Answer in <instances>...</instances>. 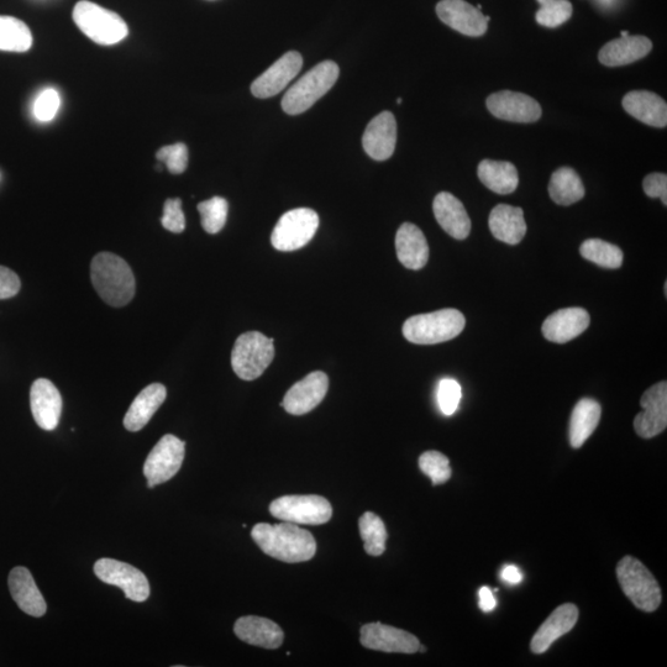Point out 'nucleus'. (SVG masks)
Segmentation results:
<instances>
[{
	"label": "nucleus",
	"instance_id": "nucleus-14",
	"mask_svg": "<svg viewBox=\"0 0 667 667\" xmlns=\"http://www.w3.org/2000/svg\"><path fill=\"white\" fill-rule=\"evenodd\" d=\"M640 406L644 411L634 419L635 432L644 439L663 433L667 427V383H656L645 391Z\"/></svg>",
	"mask_w": 667,
	"mask_h": 667
},
{
	"label": "nucleus",
	"instance_id": "nucleus-20",
	"mask_svg": "<svg viewBox=\"0 0 667 667\" xmlns=\"http://www.w3.org/2000/svg\"><path fill=\"white\" fill-rule=\"evenodd\" d=\"M590 320V314L584 308L560 309L545 319L543 334L551 343H569L585 332Z\"/></svg>",
	"mask_w": 667,
	"mask_h": 667
},
{
	"label": "nucleus",
	"instance_id": "nucleus-2",
	"mask_svg": "<svg viewBox=\"0 0 667 667\" xmlns=\"http://www.w3.org/2000/svg\"><path fill=\"white\" fill-rule=\"evenodd\" d=\"M94 290L109 306L125 307L135 296V277L128 262L112 252H99L91 265Z\"/></svg>",
	"mask_w": 667,
	"mask_h": 667
},
{
	"label": "nucleus",
	"instance_id": "nucleus-21",
	"mask_svg": "<svg viewBox=\"0 0 667 667\" xmlns=\"http://www.w3.org/2000/svg\"><path fill=\"white\" fill-rule=\"evenodd\" d=\"M577 619H579V608L572 603H565L556 608L535 633L530 649L534 654H544L556 640L564 637L576 626Z\"/></svg>",
	"mask_w": 667,
	"mask_h": 667
},
{
	"label": "nucleus",
	"instance_id": "nucleus-3",
	"mask_svg": "<svg viewBox=\"0 0 667 667\" xmlns=\"http://www.w3.org/2000/svg\"><path fill=\"white\" fill-rule=\"evenodd\" d=\"M466 319L458 309L418 314L403 325V335L417 345H435L453 340L465 329Z\"/></svg>",
	"mask_w": 667,
	"mask_h": 667
},
{
	"label": "nucleus",
	"instance_id": "nucleus-5",
	"mask_svg": "<svg viewBox=\"0 0 667 667\" xmlns=\"http://www.w3.org/2000/svg\"><path fill=\"white\" fill-rule=\"evenodd\" d=\"M73 21L87 38L99 45L118 44L129 34L128 25L117 13L88 0L76 4Z\"/></svg>",
	"mask_w": 667,
	"mask_h": 667
},
{
	"label": "nucleus",
	"instance_id": "nucleus-4",
	"mask_svg": "<svg viewBox=\"0 0 667 667\" xmlns=\"http://www.w3.org/2000/svg\"><path fill=\"white\" fill-rule=\"evenodd\" d=\"M339 75L340 68L335 62L319 63L288 89L282 99V109L288 115L307 112L334 87Z\"/></svg>",
	"mask_w": 667,
	"mask_h": 667
},
{
	"label": "nucleus",
	"instance_id": "nucleus-49",
	"mask_svg": "<svg viewBox=\"0 0 667 667\" xmlns=\"http://www.w3.org/2000/svg\"><path fill=\"white\" fill-rule=\"evenodd\" d=\"M397 103H398V104H401V103H402V98H398V99H397Z\"/></svg>",
	"mask_w": 667,
	"mask_h": 667
},
{
	"label": "nucleus",
	"instance_id": "nucleus-18",
	"mask_svg": "<svg viewBox=\"0 0 667 667\" xmlns=\"http://www.w3.org/2000/svg\"><path fill=\"white\" fill-rule=\"evenodd\" d=\"M30 406L35 422L41 429L51 432L57 428L63 404L61 393L54 383L46 378L36 380L31 386Z\"/></svg>",
	"mask_w": 667,
	"mask_h": 667
},
{
	"label": "nucleus",
	"instance_id": "nucleus-40",
	"mask_svg": "<svg viewBox=\"0 0 667 667\" xmlns=\"http://www.w3.org/2000/svg\"><path fill=\"white\" fill-rule=\"evenodd\" d=\"M156 159L165 164L172 175H181L188 166L187 146L182 143L164 146L157 151Z\"/></svg>",
	"mask_w": 667,
	"mask_h": 667
},
{
	"label": "nucleus",
	"instance_id": "nucleus-27",
	"mask_svg": "<svg viewBox=\"0 0 667 667\" xmlns=\"http://www.w3.org/2000/svg\"><path fill=\"white\" fill-rule=\"evenodd\" d=\"M623 108L639 122L665 128L667 125V104L658 94L648 91L629 92L623 98Z\"/></svg>",
	"mask_w": 667,
	"mask_h": 667
},
{
	"label": "nucleus",
	"instance_id": "nucleus-16",
	"mask_svg": "<svg viewBox=\"0 0 667 667\" xmlns=\"http://www.w3.org/2000/svg\"><path fill=\"white\" fill-rule=\"evenodd\" d=\"M329 378L322 371H315L294 383L286 393L281 406L292 416H303L312 412L327 396Z\"/></svg>",
	"mask_w": 667,
	"mask_h": 667
},
{
	"label": "nucleus",
	"instance_id": "nucleus-32",
	"mask_svg": "<svg viewBox=\"0 0 667 667\" xmlns=\"http://www.w3.org/2000/svg\"><path fill=\"white\" fill-rule=\"evenodd\" d=\"M549 194L559 206H571L585 197L584 183L575 170L561 167L551 176Z\"/></svg>",
	"mask_w": 667,
	"mask_h": 667
},
{
	"label": "nucleus",
	"instance_id": "nucleus-7",
	"mask_svg": "<svg viewBox=\"0 0 667 667\" xmlns=\"http://www.w3.org/2000/svg\"><path fill=\"white\" fill-rule=\"evenodd\" d=\"M275 341L259 332L241 334L231 353V366L244 381H254L275 359Z\"/></svg>",
	"mask_w": 667,
	"mask_h": 667
},
{
	"label": "nucleus",
	"instance_id": "nucleus-43",
	"mask_svg": "<svg viewBox=\"0 0 667 667\" xmlns=\"http://www.w3.org/2000/svg\"><path fill=\"white\" fill-rule=\"evenodd\" d=\"M644 192L650 198H660L667 206V176L665 173H650L643 182Z\"/></svg>",
	"mask_w": 667,
	"mask_h": 667
},
{
	"label": "nucleus",
	"instance_id": "nucleus-47",
	"mask_svg": "<svg viewBox=\"0 0 667 667\" xmlns=\"http://www.w3.org/2000/svg\"><path fill=\"white\" fill-rule=\"evenodd\" d=\"M621 35H622V38H626V36H629V33H628V31H622Z\"/></svg>",
	"mask_w": 667,
	"mask_h": 667
},
{
	"label": "nucleus",
	"instance_id": "nucleus-30",
	"mask_svg": "<svg viewBox=\"0 0 667 667\" xmlns=\"http://www.w3.org/2000/svg\"><path fill=\"white\" fill-rule=\"evenodd\" d=\"M602 408L595 399L584 398L576 404L570 420V444L579 449L600 424Z\"/></svg>",
	"mask_w": 667,
	"mask_h": 667
},
{
	"label": "nucleus",
	"instance_id": "nucleus-23",
	"mask_svg": "<svg viewBox=\"0 0 667 667\" xmlns=\"http://www.w3.org/2000/svg\"><path fill=\"white\" fill-rule=\"evenodd\" d=\"M236 637L244 643L265 649H278L285 639V633L270 619L246 616L236 621L234 626Z\"/></svg>",
	"mask_w": 667,
	"mask_h": 667
},
{
	"label": "nucleus",
	"instance_id": "nucleus-15",
	"mask_svg": "<svg viewBox=\"0 0 667 667\" xmlns=\"http://www.w3.org/2000/svg\"><path fill=\"white\" fill-rule=\"evenodd\" d=\"M437 14L445 25L471 38L485 35L491 20L465 0H441L437 5Z\"/></svg>",
	"mask_w": 667,
	"mask_h": 667
},
{
	"label": "nucleus",
	"instance_id": "nucleus-28",
	"mask_svg": "<svg viewBox=\"0 0 667 667\" xmlns=\"http://www.w3.org/2000/svg\"><path fill=\"white\" fill-rule=\"evenodd\" d=\"M167 390L161 383H152L144 388L131 403L124 417V427L129 432H140L166 401Z\"/></svg>",
	"mask_w": 667,
	"mask_h": 667
},
{
	"label": "nucleus",
	"instance_id": "nucleus-17",
	"mask_svg": "<svg viewBox=\"0 0 667 667\" xmlns=\"http://www.w3.org/2000/svg\"><path fill=\"white\" fill-rule=\"evenodd\" d=\"M303 57L299 52L290 51L283 55L251 84V92L256 98H271L281 93L301 72Z\"/></svg>",
	"mask_w": 667,
	"mask_h": 667
},
{
	"label": "nucleus",
	"instance_id": "nucleus-42",
	"mask_svg": "<svg viewBox=\"0 0 667 667\" xmlns=\"http://www.w3.org/2000/svg\"><path fill=\"white\" fill-rule=\"evenodd\" d=\"M161 224L162 227L171 231V233L181 234L185 231L186 217L182 210V201L180 198L167 199Z\"/></svg>",
	"mask_w": 667,
	"mask_h": 667
},
{
	"label": "nucleus",
	"instance_id": "nucleus-29",
	"mask_svg": "<svg viewBox=\"0 0 667 667\" xmlns=\"http://www.w3.org/2000/svg\"><path fill=\"white\" fill-rule=\"evenodd\" d=\"M488 225L492 235L508 245L521 243L527 234L523 209L508 204H498L492 209Z\"/></svg>",
	"mask_w": 667,
	"mask_h": 667
},
{
	"label": "nucleus",
	"instance_id": "nucleus-37",
	"mask_svg": "<svg viewBox=\"0 0 667 667\" xmlns=\"http://www.w3.org/2000/svg\"><path fill=\"white\" fill-rule=\"evenodd\" d=\"M540 9L535 15L538 24L545 28H558L572 17V4L569 0H537Z\"/></svg>",
	"mask_w": 667,
	"mask_h": 667
},
{
	"label": "nucleus",
	"instance_id": "nucleus-46",
	"mask_svg": "<svg viewBox=\"0 0 667 667\" xmlns=\"http://www.w3.org/2000/svg\"><path fill=\"white\" fill-rule=\"evenodd\" d=\"M502 579L509 585H518L523 581V574L517 566L507 565L502 571Z\"/></svg>",
	"mask_w": 667,
	"mask_h": 667
},
{
	"label": "nucleus",
	"instance_id": "nucleus-24",
	"mask_svg": "<svg viewBox=\"0 0 667 667\" xmlns=\"http://www.w3.org/2000/svg\"><path fill=\"white\" fill-rule=\"evenodd\" d=\"M433 210L441 228L454 239L464 240L470 235L471 219L464 204L448 192H441L434 199Z\"/></svg>",
	"mask_w": 667,
	"mask_h": 667
},
{
	"label": "nucleus",
	"instance_id": "nucleus-33",
	"mask_svg": "<svg viewBox=\"0 0 667 667\" xmlns=\"http://www.w3.org/2000/svg\"><path fill=\"white\" fill-rule=\"evenodd\" d=\"M33 46L28 25L13 17H0V51L26 52Z\"/></svg>",
	"mask_w": 667,
	"mask_h": 667
},
{
	"label": "nucleus",
	"instance_id": "nucleus-38",
	"mask_svg": "<svg viewBox=\"0 0 667 667\" xmlns=\"http://www.w3.org/2000/svg\"><path fill=\"white\" fill-rule=\"evenodd\" d=\"M419 469L432 480L434 486L449 481L453 474L449 459L439 451H427L420 455Z\"/></svg>",
	"mask_w": 667,
	"mask_h": 667
},
{
	"label": "nucleus",
	"instance_id": "nucleus-36",
	"mask_svg": "<svg viewBox=\"0 0 667 667\" xmlns=\"http://www.w3.org/2000/svg\"><path fill=\"white\" fill-rule=\"evenodd\" d=\"M229 204L227 199L213 197L198 204L202 227L208 234H218L225 227L228 219Z\"/></svg>",
	"mask_w": 667,
	"mask_h": 667
},
{
	"label": "nucleus",
	"instance_id": "nucleus-22",
	"mask_svg": "<svg viewBox=\"0 0 667 667\" xmlns=\"http://www.w3.org/2000/svg\"><path fill=\"white\" fill-rule=\"evenodd\" d=\"M8 582L13 600L21 611L36 618L44 616L47 611L46 602L26 567H15L9 574Z\"/></svg>",
	"mask_w": 667,
	"mask_h": 667
},
{
	"label": "nucleus",
	"instance_id": "nucleus-44",
	"mask_svg": "<svg viewBox=\"0 0 667 667\" xmlns=\"http://www.w3.org/2000/svg\"><path fill=\"white\" fill-rule=\"evenodd\" d=\"M21 288L20 278L17 273L8 267L0 266V299H8L17 296Z\"/></svg>",
	"mask_w": 667,
	"mask_h": 667
},
{
	"label": "nucleus",
	"instance_id": "nucleus-45",
	"mask_svg": "<svg viewBox=\"0 0 667 667\" xmlns=\"http://www.w3.org/2000/svg\"><path fill=\"white\" fill-rule=\"evenodd\" d=\"M480 602L479 606L483 612H492L496 608L497 602L493 592L490 588L483 586L479 592Z\"/></svg>",
	"mask_w": 667,
	"mask_h": 667
},
{
	"label": "nucleus",
	"instance_id": "nucleus-13",
	"mask_svg": "<svg viewBox=\"0 0 667 667\" xmlns=\"http://www.w3.org/2000/svg\"><path fill=\"white\" fill-rule=\"evenodd\" d=\"M360 642L367 649L398 654H416L420 645L413 634L382 623H370L362 627Z\"/></svg>",
	"mask_w": 667,
	"mask_h": 667
},
{
	"label": "nucleus",
	"instance_id": "nucleus-41",
	"mask_svg": "<svg viewBox=\"0 0 667 667\" xmlns=\"http://www.w3.org/2000/svg\"><path fill=\"white\" fill-rule=\"evenodd\" d=\"M461 396V386L458 382L451 380V378H445L441 381L438 387V403L441 412L445 416H453L459 407Z\"/></svg>",
	"mask_w": 667,
	"mask_h": 667
},
{
	"label": "nucleus",
	"instance_id": "nucleus-6",
	"mask_svg": "<svg viewBox=\"0 0 667 667\" xmlns=\"http://www.w3.org/2000/svg\"><path fill=\"white\" fill-rule=\"evenodd\" d=\"M619 585L633 605L644 612L659 608L663 595L655 577L642 561L626 556L617 566Z\"/></svg>",
	"mask_w": 667,
	"mask_h": 667
},
{
	"label": "nucleus",
	"instance_id": "nucleus-48",
	"mask_svg": "<svg viewBox=\"0 0 667 667\" xmlns=\"http://www.w3.org/2000/svg\"><path fill=\"white\" fill-rule=\"evenodd\" d=\"M602 3L611 4L613 0H601Z\"/></svg>",
	"mask_w": 667,
	"mask_h": 667
},
{
	"label": "nucleus",
	"instance_id": "nucleus-19",
	"mask_svg": "<svg viewBox=\"0 0 667 667\" xmlns=\"http://www.w3.org/2000/svg\"><path fill=\"white\" fill-rule=\"evenodd\" d=\"M397 123L391 112H382L367 125L362 146L366 154L376 161L390 159L396 150Z\"/></svg>",
	"mask_w": 667,
	"mask_h": 667
},
{
	"label": "nucleus",
	"instance_id": "nucleus-35",
	"mask_svg": "<svg viewBox=\"0 0 667 667\" xmlns=\"http://www.w3.org/2000/svg\"><path fill=\"white\" fill-rule=\"evenodd\" d=\"M580 252L584 259L605 269H619L623 264V251L601 239L586 240Z\"/></svg>",
	"mask_w": 667,
	"mask_h": 667
},
{
	"label": "nucleus",
	"instance_id": "nucleus-1",
	"mask_svg": "<svg viewBox=\"0 0 667 667\" xmlns=\"http://www.w3.org/2000/svg\"><path fill=\"white\" fill-rule=\"evenodd\" d=\"M251 537L266 555L283 563H304L313 559L317 553V542L313 535L290 522L256 524Z\"/></svg>",
	"mask_w": 667,
	"mask_h": 667
},
{
	"label": "nucleus",
	"instance_id": "nucleus-8",
	"mask_svg": "<svg viewBox=\"0 0 667 667\" xmlns=\"http://www.w3.org/2000/svg\"><path fill=\"white\" fill-rule=\"evenodd\" d=\"M319 227V215L309 208L290 210L282 215L273 229L271 243L278 251H296L314 238Z\"/></svg>",
	"mask_w": 667,
	"mask_h": 667
},
{
	"label": "nucleus",
	"instance_id": "nucleus-11",
	"mask_svg": "<svg viewBox=\"0 0 667 667\" xmlns=\"http://www.w3.org/2000/svg\"><path fill=\"white\" fill-rule=\"evenodd\" d=\"M94 574L104 584L122 588L125 597L134 602H145L150 596L147 577L136 567L122 561L101 559L94 564Z\"/></svg>",
	"mask_w": 667,
	"mask_h": 667
},
{
	"label": "nucleus",
	"instance_id": "nucleus-31",
	"mask_svg": "<svg viewBox=\"0 0 667 667\" xmlns=\"http://www.w3.org/2000/svg\"><path fill=\"white\" fill-rule=\"evenodd\" d=\"M477 173L483 185L497 194H511L518 187V171L511 162L483 160Z\"/></svg>",
	"mask_w": 667,
	"mask_h": 667
},
{
	"label": "nucleus",
	"instance_id": "nucleus-39",
	"mask_svg": "<svg viewBox=\"0 0 667 667\" xmlns=\"http://www.w3.org/2000/svg\"><path fill=\"white\" fill-rule=\"evenodd\" d=\"M61 98L54 88H46L36 97L33 107L34 117L40 123H49L59 112Z\"/></svg>",
	"mask_w": 667,
	"mask_h": 667
},
{
	"label": "nucleus",
	"instance_id": "nucleus-10",
	"mask_svg": "<svg viewBox=\"0 0 667 667\" xmlns=\"http://www.w3.org/2000/svg\"><path fill=\"white\" fill-rule=\"evenodd\" d=\"M185 451V441L172 434L164 435L145 461L147 486L152 488L175 477L185 460Z\"/></svg>",
	"mask_w": 667,
	"mask_h": 667
},
{
	"label": "nucleus",
	"instance_id": "nucleus-12",
	"mask_svg": "<svg viewBox=\"0 0 667 667\" xmlns=\"http://www.w3.org/2000/svg\"><path fill=\"white\" fill-rule=\"evenodd\" d=\"M487 108L493 117L512 123H535L542 118V107L527 94L502 91L487 98Z\"/></svg>",
	"mask_w": 667,
	"mask_h": 667
},
{
	"label": "nucleus",
	"instance_id": "nucleus-34",
	"mask_svg": "<svg viewBox=\"0 0 667 667\" xmlns=\"http://www.w3.org/2000/svg\"><path fill=\"white\" fill-rule=\"evenodd\" d=\"M359 528L367 554L381 556L385 553L387 542L386 525L377 514L372 512L362 514L359 521Z\"/></svg>",
	"mask_w": 667,
	"mask_h": 667
},
{
	"label": "nucleus",
	"instance_id": "nucleus-9",
	"mask_svg": "<svg viewBox=\"0 0 667 667\" xmlns=\"http://www.w3.org/2000/svg\"><path fill=\"white\" fill-rule=\"evenodd\" d=\"M270 513L283 522L320 525L332 519L333 508L327 498L309 496H285L270 504Z\"/></svg>",
	"mask_w": 667,
	"mask_h": 667
},
{
	"label": "nucleus",
	"instance_id": "nucleus-25",
	"mask_svg": "<svg viewBox=\"0 0 667 667\" xmlns=\"http://www.w3.org/2000/svg\"><path fill=\"white\" fill-rule=\"evenodd\" d=\"M653 50V42L642 35H629L626 38L607 42L602 47L598 59L607 67H621L644 59Z\"/></svg>",
	"mask_w": 667,
	"mask_h": 667
},
{
	"label": "nucleus",
	"instance_id": "nucleus-26",
	"mask_svg": "<svg viewBox=\"0 0 667 667\" xmlns=\"http://www.w3.org/2000/svg\"><path fill=\"white\" fill-rule=\"evenodd\" d=\"M399 262L409 270L423 269L429 260V246L423 231L417 225L404 223L396 235Z\"/></svg>",
	"mask_w": 667,
	"mask_h": 667
}]
</instances>
